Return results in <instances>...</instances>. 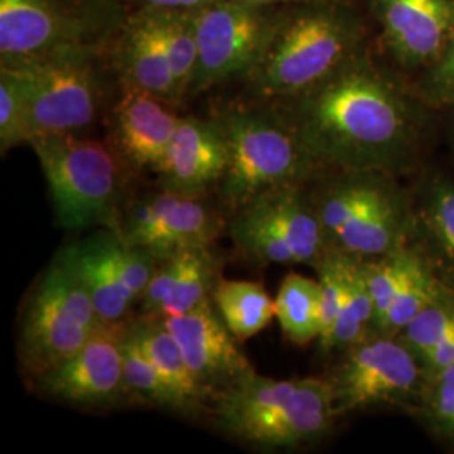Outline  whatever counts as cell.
I'll return each instance as SVG.
<instances>
[{"mask_svg":"<svg viewBox=\"0 0 454 454\" xmlns=\"http://www.w3.org/2000/svg\"><path fill=\"white\" fill-rule=\"evenodd\" d=\"M103 324L80 278L58 256L37 279L22 311L19 360L31 380L74 356Z\"/></svg>","mask_w":454,"mask_h":454,"instance_id":"cell-8","label":"cell"},{"mask_svg":"<svg viewBox=\"0 0 454 454\" xmlns=\"http://www.w3.org/2000/svg\"><path fill=\"white\" fill-rule=\"evenodd\" d=\"M309 194L332 249L372 260L406 246L412 211L389 172L335 170Z\"/></svg>","mask_w":454,"mask_h":454,"instance_id":"cell-5","label":"cell"},{"mask_svg":"<svg viewBox=\"0 0 454 454\" xmlns=\"http://www.w3.org/2000/svg\"><path fill=\"white\" fill-rule=\"evenodd\" d=\"M426 239L454 275V184L436 177L422 191L416 214Z\"/></svg>","mask_w":454,"mask_h":454,"instance_id":"cell-28","label":"cell"},{"mask_svg":"<svg viewBox=\"0 0 454 454\" xmlns=\"http://www.w3.org/2000/svg\"><path fill=\"white\" fill-rule=\"evenodd\" d=\"M373 333L375 332H373L372 298L365 283L362 261L350 256L347 292L341 303L340 315L322 350L343 352L357 345L358 341L369 339Z\"/></svg>","mask_w":454,"mask_h":454,"instance_id":"cell-25","label":"cell"},{"mask_svg":"<svg viewBox=\"0 0 454 454\" xmlns=\"http://www.w3.org/2000/svg\"><path fill=\"white\" fill-rule=\"evenodd\" d=\"M421 409L426 421L434 427V431L454 439V364L426 379Z\"/></svg>","mask_w":454,"mask_h":454,"instance_id":"cell-33","label":"cell"},{"mask_svg":"<svg viewBox=\"0 0 454 454\" xmlns=\"http://www.w3.org/2000/svg\"><path fill=\"white\" fill-rule=\"evenodd\" d=\"M103 51L74 49L35 59L0 63L20 84L33 120L34 138L78 133L93 125L103 99Z\"/></svg>","mask_w":454,"mask_h":454,"instance_id":"cell-9","label":"cell"},{"mask_svg":"<svg viewBox=\"0 0 454 454\" xmlns=\"http://www.w3.org/2000/svg\"><path fill=\"white\" fill-rule=\"evenodd\" d=\"M116 41L114 63L121 82L177 106L182 99L153 9L142 7L129 16Z\"/></svg>","mask_w":454,"mask_h":454,"instance_id":"cell-21","label":"cell"},{"mask_svg":"<svg viewBox=\"0 0 454 454\" xmlns=\"http://www.w3.org/2000/svg\"><path fill=\"white\" fill-rule=\"evenodd\" d=\"M426 379L436 375L442 369L454 364V335L439 341L434 348H431L421 360Z\"/></svg>","mask_w":454,"mask_h":454,"instance_id":"cell-35","label":"cell"},{"mask_svg":"<svg viewBox=\"0 0 454 454\" xmlns=\"http://www.w3.org/2000/svg\"><path fill=\"white\" fill-rule=\"evenodd\" d=\"M212 301L229 332L239 341L253 339L276 318L275 298L256 281L217 278Z\"/></svg>","mask_w":454,"mask_h":454,"instance_id":"cell-23","label":"cell"},{"mask_svg":"<svg viewBox=\"0 0 454 454\" xmlns=\"http://www.w3.org/2000/svg\"><path fill=\"white\" fill-rule=\"evenodd\" d=\"M249 5H258V7H294V5H307V4H318V2H326V0H238Z\"/></svg>","mask_w":454,"mask_h":454,"instance_id":"cell-37","label":"cell"},{"mask_svg":"<svg viewBox=\"0 0 454 454\" xmlns=\"http://www.w3.org/2000/svg\"><path fill=\"white\" fill-rule=\"evenodd\" d=\"M153 12L167 58L177 82L180 99H184L189 97L199 56L195 11L153 9Z\"/></svg>","mask_w":454,"mask_h":454,"instance_id":"cell-27","label":"cell"},{"mask_svg":"<svg viewBox=\"0 0 454 454\" xmlns=\"http://www.w3.org/2000/svg\"><path fill=\"white\" fill-rule=\"evenodd\" d=\"M179 121L174 105L121 82L110 114V145L127 170L155 174Z\"/></svg>","mask_w":454,"mask_h":454,"instance_id":"cell-16","label":"cell"},{"mask_svg":"<svg viewBox=\"0 0 454 454\" xmlns=\"http://www.w3.org/2000/svg\"><path fill=\"white\" fill-rule=\"evenodd\" d=\"M276 320L285 339L294 345H309L320 339V283L307 276H285L275 298Z\"/></svg>","mask_w":454,"mask_h":454,"instance_id":"cell-24","label":"cell"},{"mask_svg":"<svg viewBox=\"0 0 454 454\" xmlns=\"http://www.w3.org/2000/svg\"><path fill=\"white\" fill-rule=\"evenodd\" d=\"M130 328L168 389L176 395L180 414L195 416L209 407L207 395L195 380L179 343L162 318L140 315V318L131 320Z\"/></svg>","mask_w":454,"mask_h":454,"instance_id":"cell-22","label":"cell"},{"mask_svg":"<svg viewBox=\"0 0 454 454\" xmlns=\"http://www.w3.org/2000/svg\"><path fill=\"white\" fill-rule=\"evenodd\" d=\"M227 145L217 195L231 215L268 191L305 185L322 168L290 118L268 106H234L212 118Z\"/></svg>","mask_w":454,"mask_h":454,"instance_id":"cell-4","label":"cell"},{"mask_svg":"<svg viewBox=\"0 0 454 454\" xmlns=\"http://www.w3.org/2000/svg\"><path fill=\"white\" fill-rule=\"evenodd\" d=\"M123 372L130 397H135L148 406L167 409L180 414L176 395L168 389L162 375L146 356L140 341L133 335L130 322L123 339Z\"/></svg>","mask_w":454,"mask_h":454,"instance_id":"cell-29","label":"cell"},{"mask_svg":"<svg viewBox=\"0 0 454 454\" xmlns=\"http://www.w3.org/2000/svg\"><path fill=\"white\" fill-rule=\"evenodd\" d=\"M454 335V293L446 286L397 335L422 360L439 341Z\"/></svg>","mask_w":454,"mask_h":454,"instance_id":"cell-31","label":"cell"},{"mask_svg":"<svg viewBox=\"0 0 454 454\" xmlns=\"http://www.w3.org/2000/svg\"><path fill=\"white\" fill-rule=\"evenodd\" d=\"M162 320L179 343L209 406L219 392L254 369L214 307L212 296L184 315Z\"/></svg>","mask_w":454,"mask_h":454,"instance_id":"cell-15","label":"cell"},{"mask_svg":"<svg viewBox=\"0 0 454 454\" xmlns=\"http://www.w3.org/2000/svg\"><path fill=\"white\" fill-rule=\"evenodd\" d=\"M129 320L101 324L82 348L34 380L35 389L82 409L116 406L130 397L123 372V339Z\"/></svg>","mask_w":454,"mask_h":454,"instance_id":"cell-14","label":"cell"},{"mask_svg":"<svg viewBox=\"0 0 454 454\" xmlns=\"http://www.w3.org/2000/svg\"><path fill=\"white\" fill-rule=\"evenodd\" d=\"M142 4V7L170 9V11H199L214 0H133Z\"/></svg>","mask_w":454,"mask_h":454,"instance_id":"cell-36","label":"cell"},{"mask_svg":"<svg viewBox=\"0 0 454 454\" xmlns=\"http://www.w3.org/2000/svg\"><path fill=\"white\" fill-rule=\"evenodd\" d=\"M360 17L339 0L286 9L260 63L246 76L261 103H288L357 56Z\"/></svg>","mask_w":454,"mask_h":454,"instance_id":"cell-3","label":"cell"},{"mask_svg":"<svg viewBox=\"0 0 454 454\" xmlns=\"http://www.w3.org/2000/svg\"><path fill=\"white\" fill-rule=\"evenodd\" d=\"M215 271L211 246L187 247L165 256L140 300L142 315L168 318L194 309L211 298Z\"/></svg>","mask_w":454,"mask_h":454,"instance_id":"cell-19","label":"cell"},{"mask_svg":"<svg viewBox=\"0 0 454 454\" xmlns=\"http://www.w3.org/2000/svg\"><path fill=\"white\" fill-rule=\"evenodd\" d=\"M34 127L24 91L14 73L0 66V150L7 153L19 145H31Z\"/></svg>","mask_w":454,"mask_h":454,"instance_id":"cell-32","label":"cell"},{"mask_svg":"<svg viewBox=\"0 0 454 454\" xmlns=\"http://www.w3.org/2000/svg\"><path fill=\"white\" fill-rule=\"evenodd\" d=\"M285 12L283 7L238 0H214L195 11L199 56L189 97L231 78H246L260 63Z\"/></svg>","mask_w":454,"mask_h":454,"instance_id":"cell-11","label":"cell"},{"mask_svg":"<svg viewBox=\"0 0 454 454\" xmlns=\"http://www.w3.org/2000/svg\"><path fill=\"white\" fill-rule=\"evenodd\" d=\"M285 105L320 167L390 174L406 162L418 142L414 105L362 52Z\"/></svg>","mask_w":454,"mask_h":454,"instance_id":"cell-1","label":"cell"},{"mask_svg":"<svg viewBox=\"0 0 454 454\" xmlns=\"http://www.w3.org/2000/svg\"><path fill=\"white\" fill-rule=\"evenodd\" d=\"M114 229L95 232L59 249V254L80 278L103 324L127 320L137 298L121 275L116 260Z\"/></svg>","mask_w":454,"mask_h":454,"instance_id":"cell-20","label":"cell"},{"mask_svg":"<svg viewBox=\"0 0 454 454\" xmlns=\"http://www.w3.org/2000/svg\"><path fill=\"white\" fill-rule=\"evenodd\" d=\"M227 168V145L214 120L180 116L155 176L160 189L207 197L219 189Z\"/></svg>","mask_w":454,"mask_h":454,"instance_id":"cell-18","label":"cell"},{"mask_svg":"<svg viewBox=\"0 0 454 454\" xmlns=\"http://www.w3.org/2000/svg\"><path fill=\"white\" fill-rule=\"evenodd\" d=\"M421 91L429 103L454 108V29L438 58L427 66Z\"/></svg>","mask_w":454,"mask_h":454,"instance_id":"cell-34","label":"cell"},{"mask_svg":"<svg viewBox=\"0 0 454 454\" xmlns=\"http://www.w3.org/2000/svg\"><path fill=\"white\" fill-rule=\"evenodd\" d=\"M229 234L244 254L262 264H309L332 251L307 184L258 195L232 214Z\"/></svg>","mask_w":454,"mask_h":454,"instance_id":"cell-10","label":"cell"},{"mask_svg":"<svg viewBox=\"0 0 454 454\" xmlns=\"http://www.w3.org/2000/svg\"><path fill=\"white\" fill-rule=\"evenodd\" d=\"M223 214L207 197L160 191L131 202L114 231L125 243L144 247L157 258L180 249L212 246L223 232Z\"/></svg>","mask_w":454,"mask_h":454,"instance_id":"cell-13","label":"cell"},{"mask_svg":"<svg viewBox=\"0 0 454 454\" xmlns=\"http://www.w3.org/2000/svg\"><path fill=\"white\" fill-rule=\"evenodd\" d=\"M31 146L61 226L71 231L118 226L127 167L112 145L76 133H56L35 137Z\"/></svg>","mask_w":454,"mask_h":454,"instance_id":"cell-6","label":"cell"},{"mask_svg":"<svg viewBox=\"0 0 454 454\" xmlns=\"http://www.w3.org/2000/svg\"><path fill=\"white\" fill-rule=\"evenodd\" d=\"M444 288L446 286L439 281L421 254L412 251L403 285L377 333L397 337L419 311L438 298Z\"/></svg>","mask_w":454,"mask_h":454,"instance_id":"cell-26","label":"cell"},{"mask_svg":"<svg viewBox=\"0 0 454 454\" xmlns=\"http://www.w3.org/2000/svg\"><path fill=\"white\" fill-rule=\"evenodd\" d=\"M215 427L258 450H292L325 436L337 419L328 379H271L254 369L212 399Z\"/></svg>","mask_w":454,"mask_h":454,"instance_id":"cell-2","label":"cell"},{"mask_svg":"<svg viewBox=\"0 0 454 454\" xmlns=\"http://www.w3.org/2000/svg\"><path fill=\"white\" fill-rule=\"evenodd\" d=\"M411 247H401L394 253L372 258V260L362 261L365 283L371 293L373 305V332L377 333L380 325L384 322L390 305L399 292L403 279L407 273L411 256Z\"/></svg>","mask_w":454,"mask_h":454,"instance_id":"cell-30","label":"cell"},{"mask_svg":"<svg viewBox=\"0 0 454 454\" xmlns=\"http://www.w3.org/2000/svg\"><path fill=\"white\" fill-rule=\"evenodd\" d=\"M395 61L431 65L454 29V0H367Z\"/></svg>","mask_w":454,"mask_h":454,"instance_id":"cell-17","label":"cell"},{"mask_svg":"<svg viewBox=\"0 0 454 454\" xmlns=\"http://www.w3.org/2000/svg\"><path fill=\"white\" fill-rule=\"evenodd\" d=\"M337 418L373 406L407 404L421 399L426 375L421 360L399 337L373 333L343 350L328 379Z\"/></svg>","mask_w":454,"mask_h":454,"instance_id":"cell-12","label":"cell"},{"mask_svg":"<svg viewBox=\"0 0 454 454\" xmlns=\"http://www.w3.org/2000/svg\"><path fill=\"white\" fill-rule=\"evenodd\" d=\"M127 19L121 0H0V63L105 51Z\"/></svg>","mask_w":454,"mask_h":454,"instance_id":"cell-7","label":"cell"}]
</instances>
